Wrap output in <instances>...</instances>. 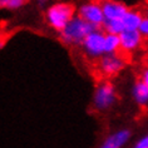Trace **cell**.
<instances>
[{
  "instance_id": "cell-18",
  "label": "cell",
  "mask_w": 148,
  "mask_h": 148,
  "mask_svg": "<svg viewBox=\"0 0 148 148\" xmlns=\"http://www.w3.org/2000/svg\"><path fill=\"white\" fill-rule=\"evenodd\" d=\"M142 12H143V15L146 16V18H148V4H147L146 6H144V9L142 10Z\"/></svg>"
},
{
  "instance_id": "cell-8",
  "label": "cell",
  "mask_w": 148,
  "mask_h": 148,
  "mask_svg": "<svg viewBox=\"0 0 148 148\" xmlns=\"http://www.w3.org/2000/svg\"><path fill=\"white\" fill-rule=\"evenodd\" d=\"M98 1L101 4L104 20H121L129 10L124 3L118 0H98Z\"/></svg>"
},
{
  "instance_id": "cell-6",
  "label": "cell",
  "mask_w": 148,
  "mask_h": 148,
  "mask_svg": "<svg viewBox=\"0 0 148 148\" xmlns=\"http://www.w3.org/2000/svg\"><path fill=\"white\" fill-rule=\"evenodd\" d=\"M77 16L87 21L92 27L101 29L104 23V16L98 0H89L77 9Z\"/></svg>"
},
{
  "instance_id": "cell-4",
  "label": "cell",
  "mask_w": 148,
  "mask_h": 148,
  "mask_svg": "<svg viewBox=\"0 0 148 148\" xmlns=\"http://www.w3.org/2000/svg\"><path fill=\"white\" fill-rule=\"evenodd\" d=\"M117 102L116 87L109 80H102L97 86L93 95V107L98 112H106Z\"/></svg>"
},
{
  "instance_id": "cell-2",
  "label": "cell",
  "mask_w": 148,
  "mask_h": 148,
  "mask_svg": "<svg viewBox=\"0 0 148 148\" xmlns=\"http://www.w3.org/2000/svg\"><path fill=\"white\" fill-rule=\"evenodd\" d=\"M75 15L77 8L72 3H54L47 8L44 18L47 24L59 33Z\"/></svg>"
},
{
  "instance_id": "cell-1",
  "label": "cell",
  "mask_w": 148,
  "mask_h": 148,
  "mask_svg": "<svg viewBox=\"0 0 148 148\" xmlns=\"http://www.w3.org/2000/svg\"><path fill=\"white\" fill-rule=\"evenodd\" d=\"M94 29L98 28L92 27L90 24H88L87 21H84L83 19L75 15L58 33L59 40L66 47H80L86 36Z\"/></svg>"
},
{
  "instance_id": "cell-10",
  "label": "cell",
  "mask_w": 148,
  "mask_h": 148,
  "mask_svg": "<svg viewBox=\"0 0 148 148\" xmlns=\"http://www.w3.org/2000/svg\"><path fill=\"white\" fill-rule=\"evenodd\" d=\"M143 12L139 9H131L127 12V14L122 18L124 30H138L140 21L143 20Z\"/></svg>"
},
{
  "instance_id": "cell-7",
  "label": "cell",
  "mask_w": 148,
  "mask_h": 148,
  "mask_svg": "<svg viewBox=\"0 0 148 148\" xmlns=\"http://www.w3.org/2000/svg\"><path fill=\"white\" fill-rule=\"evenodd\" d=\"M144 40L138 30H123L119 34V53L123 54L125 58L132 55L134 51L142 48Z\"/></svg>"
},
{
  "instance_id": "cell-19",
  "label": "cell",
  "mask_w": 148,
  "mask_h": 148,
  "mask_svg": "<svg viewBox=\"0 0 148 148\" xmlns=\"http://www.w3.org/2000/svg\"><path fill=\"white\" fill-rule=\"evenodd\" d=\"M48 1H49V0H38V4L39 5H45V4H48Z\"/></svg>"
},
{
  "instance_id": "cell-12",
  "label": "cell",
  "mask_w": 148,
  "mask_h": 148,
  "mask_svg": "<svg viewBox=\"0 0 148 148\" xmlns=\"http://www.w3.org/2000/svg\"><path fill=\"white\" fill-rule=\"evenodd\" d=\"M121 50L119 35L108 34L104 35V54H117Z\"/></svg>"
},
{
  "instance_id": "cell-17",
  "label": "cell",
  "mask_w": 148,
  "mask_h": 148,
  "mask_svg": "<svg viewBox=\"0 0 148 148\" xmlns=\"http://www.w3.org/2000/svg\"><path fill=\"white\" fill-rule=\"evenodd\" d=\"M133 148H148V134L142 137L139 140H137Z\"/></svg>"
},
{
  "instance_id": "cell-21",
  "label": "cell",
  "mask_w": 148,
  "mask_h": 148,
  "mask_svg": "<svg viewBox=\"0 0 148 148\" xmlns=\"http://www.w3.org/2000/svg\"><path fill=\"white\" fill-rule=\"evenodd\" d=\"M25 1H28V0H25Z\"/></svg>"
},
{
  "instance_id": "cell-11",
  "label": "cell",
  "mask_w": 148,
  "mask_h": 148,
  "mask_svg": "<svg viewBox=\"0 0 148 148\" xmlns=\"http://www.w3.org/2000/svg\"><path fill=\"white\" fill-rule=\"evenodd\" d=\"M132 95H133L134 102L139 107H144L148 104V88L139 79H137L136 83L133 84Z\"/></svg>"
},
{
  "instance_id": "cell-13",
  "label": "cell",
  "mask_w": 148,
  "mask_h": 148,
  "mask_svg": "<svg viewBox=\"0 0 148 148\" xmlns=\"http://www.w3.org/2000/svg\"><path fill=\"white\" fill-rule=\"evenodd\" d=\"M101 29L104 33H108V34L119 35L124 30V27H123V23H122V19L121 20H104Z\"/></svg>"
},
{
  "instance_id": "cell-15",
  "label": "cell",
  "mask_w": 148,
  "mask_h": 148,
  "mask_svg": "<svg viewBox=\"0 0 148 148\" xmlns=\"http://www.w3.org/2000/svg\"><path fill=\"white\" fill-rule=\"evenodd\" d=\"M138 32L140 33L143 40H148V18H146V16L143 18V20L140 21V24H139Z\"/></svg>"
},
{
  "instance_id": "cell-16",
  "label": "cell",
  "mask_w": 148,
  "mask_h": 148,
  "mask_svg": "<svg viewBox=\"0 0 148 148\" xmlns=\"http://www.w3.org/2000/svg\"><path fill=\"white\" fill-rule=\"evenodd\" d=\"M138 79L148 88V66H144V68L140 70V75Z\"/></svg>"
},
{
  "instance_id": "cell-20",
  "label": "cell",
  "mask_w": 148,
  "mask_h": 148,
  "mask_svg": "<svg viewBox=\"0 0 148 148\" xmlns=\"http://www.w3.org/2000/svg\"><path fill=\"white\" fill-rule=\"evenodd\" d=\"M146 62H147V65H146V66H148V57H147V60H146Z\"/></svg>"
},
{
  "instance_id": "cell-3",
  "label": "cell",
  "mask_w": 148,
  "mask_h": 148,
  "mask_svg": "<svg viewBox=\"0 0 148 148\" xmlns=\"http://www.w3.org/2000/svg\"><path fill=\"white\" fill-rule=\"evenodd\" d=\"M97 69L103 78L117 77L127 65V58L123 54H104L97 59Z\"/></svg>"
},
{
  "instance_id": "cell-14",
  "label": "cell",
  "mask_w": 148,
  "mask_h": 148,
  "mask_svg": "<svg viewBox=\"0 0 148 148\" xmlns=\"http://www.w3.org/2000/svg\"><path fill=\"white\" fill-rule=\"evenodd\" d=\"M25 0H0V9L16 10L25 4Z\"/></svg>"
},
{
  "instance_id": "cell-5",
  "label": "cell",
  "mask_w": 148,
  "mask_h": 148,
  "mask_svg": "<svg viewBox=\"0 0 148 148\" xmlns=\"http://www.w3.org/2000/svg\"><path fill=\"white\" fill-rule=\"evenodd\" d=\"M104 35L106 33L102 29H94L86 36L80 48L88 58L97 60L104 55Z\"/></svg>"
},
{
  "instance_id": "cell-9",
  "label": "cell",
  "mask_w": 148,
  "mask_h": 148,
  "mask_svg": "<svg viewBox=\"0 0 148 148\" xmlns=\"http://www.w3.org/2000/svg\"><path fill=\"white\" fill-rule=\"evenodd\" d=\"M131 134L132 133L128 129H119L107 137L99 148H123L131 138Z\"/></svg>"
}]
</instances>
